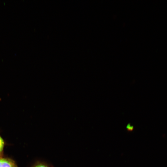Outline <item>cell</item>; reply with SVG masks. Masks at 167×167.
Here are the masks:
<instances>
[{"mask_svg":"<svg viewBox=\"0 0 167 167\" xmlns=\"http://www.w3.org/2000/svg\"><path fill=\"white\" fill-rule=\"evenodd\" d=\"M0 167H17L12 160L5 158H0Z\"/></svg>","mask_w":167,"mask_h":167,"instance_id":"6da1fadb","label":"cell"},{"mask_svg":"<svg viewBox=\"0 0 167 167\" xmlns=\"http://www.w3.org/2000/svg\"><path fill=\"white\" fill-rule=\"evenodd\" d=\"M4 146V142L2 138L0 136V153L3 151Z\"/></svg>","mask_w":167,"mask_h":167,"instance_id":"7a4b0ae2","label":"cell"},{"mask_svg":"<svg viewBox=\"0 0 167 167\" xmlns=\"http://www.w3.org/2000/svg\"><path fill=\"white\" fill-rule=\"evenodd\" d=\"M126 128L128 131H132L133 130L134 127L130 124H128L126 126Z\"/></svg>","mask_w":167,"mask_h":167,"instance_id":"3957f363","label":"cell"},{"mask_svg":"<svg viewBox=\"0 0 167 167\" xmlns=\"http://www.w3.org/2000/svg\"><path fill=\"white\" fill-rule=\"evenodd\" d=\"M34 167H48L46 165H45L42 164H38L37 165H36Z\"/></svg>","mask_w":167,"mask_h":167,"instance_id":"277c9868","label":"cell"}]
</instances>
